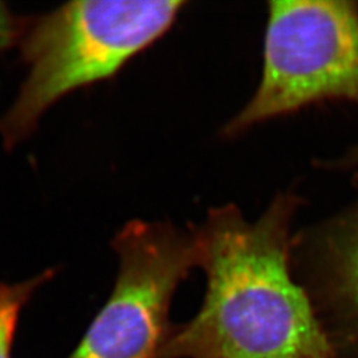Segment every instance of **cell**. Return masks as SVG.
Here are the masks:
<instances>
[{
    "label": "cell",
    "instance_id": "obj_6",
    "mask_svg": "<svg viewBox=\"0 0 358 358\" xmlns=\"http://www.w3.org/2000/svg\"><path fill=\"white\" fill-rule=\"evenodd\" d=\"M55 276V269H47L24 282H0V358H11L13 337L20 312L41 285Z\"/></svg>",
    "mask_w": 358,
    "mask_h": 358
},
{
    "label": "cell",
    "instance_id": "obj_3",
    "mask_svg": "<svg viewBox=\"0 0 358 358\" xmlns=\"http://www.w3.org/2000/svg\"><path fill=\"white\" fill-rule=\"evenodd\" d=\"M331 101L358 105V1H269L260 83L223 137Z\"/></svg>",
    "mask_w": 358,
    "mask_h": 358
},
{
    "label": "cell",
    "instance_id": "obj_5",
    "mask_svg": "<svg viewBox=\"0 0 358 358\" xmlns=\"http://www.w3.org/2000/svg\"><path fill=\"white\" fill-rule=\"evenodd\" d=\"M291 262L336 358H358V192L340 213L294 235Z\"/></svg>",
    "mask_w": 358,
    "mask_h": 358
},
{
    "label": "cell",
    "instance_id": "obj_1",
    "mask_svg": "<svg viewBox=\"0 0 358 358\" xmlns=\"http://www.w3.org/2000/svg\"><path fill=\"white\" fill-rule=\"evenodd\" d=\"M304 199L279 192L254 222L234 205L192 226L205 300L171 329L157 358H336L292 271L294 220Z\"/></svg>",
    "mask_w": 358,
    "mask_h": 358
},
{
    "label": "cell",
    "instance_id": "obj_7",
    "mask_svg": "<svg viewBox=\"0 0 358 358\" xmlns=\"http://www.w3.org/2000/svg\"><path fill=\"white\" fill-rule=\"evenodd\" d=\"M19 38V23L10 10L0 3V51L10 47Z\"/></svg>",
    "mask_w": 358,
    "mask_h": 358
},
{
    "label": "cell",
    "instance_id": "obj_8",
    "mask_svg": "<svg viewBox=\"0 0 358 358\" xmlns=\"http://www.w3.org/2000/svg\"><path fill=\"white\" fill-rule=\"evenodd\" d=\"M319 166L322 169H329V170H357L358 169V145L350 148L346 150L345 154L338 157L337 159H331V161H322L319 164Z\"/></svg>",
    "mask_w": 358,
    "mask_h": 358
},
{
    "label": "cell",
    "instance_id": "obj_4",
    "mask_svg": "<svg viewBox=\"0 0 358 358\" xmlns=\"http://www.w3.org/2000/svg\"><path fill=\"white\" fill-rule=\"evenodd\" d=\"M113 292L68 358H157L179 284L198 267L194 231L133 220L117 232Z\"/></svg>",
    "mask_w": 358,
    "mask_h": 358
},
{
    "label": "cell",
    "instance_id": "obj_2",
    "mask_svg": "<svg viewBox=\"0 0 358 358\" xmlns=\"http://www.w3.org/2000/svg\"><path fill=\"white\" fill-rule=\"evenodd\" d=\"M183 0L72 1L22 29L28 73L0 117V138L11 149L27 138L45 112L71 92L106 80L162 38Z\"/></svg>",
    "mask_w": 358,
    "mask_h": 358
}]
</instances>
